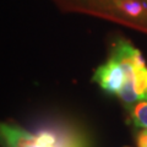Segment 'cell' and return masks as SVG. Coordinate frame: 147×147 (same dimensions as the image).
I'll return each instance as SVG.
<instances>
[{"instance_id": "cell-4", "label": "cell", "mask_w": 147, "mask_h": 147, "mask_svg": "<svg viewBox=\"0 0 147 147\" xmlns=\"http://www.w3.org/2000/svg\"><path fill=\"white\" fill-rule=\"evenodd\" d=\"M1 139L5 147H48L37 141L34 135L28 134L18 126L9 124L1 125Z\"/></svg>"}, {"instance_id": "cell-1", "label": "cell", "mask_w": 147, "mask_h": 147, "mask_svg": "<svg viewBox=\"0 0 147 147\" xmlns=\"http://www.w3.org/2000/svg\"><path fill=\"white\" fill-rule=\"evenodd\" d=\"M110 57L115 58L126 72L125 85L118 94L121 102L132 107L147 100V65L140 50L126 40H119L114 44Z\"/></svg>"}, {"instance_id": "cell-5", "label": "cell", "mask_w": 147, "mask_h": 147, "mask_svg": "<svg viewBox=\"0 0 147 147\" xmlns=\"http://www.w3.org/2000/svg\"><path fill=\"white\" fill-rule=\"evenodd\" d=\"M130 119L134 126L147 129V100L132 105L130 109Z\"/></svg>"}, {"instance_id": "cell-6", "label": "cell", "mask_w": 147, "mask_h": 147, "mask_svg": "<svg viewBox=\"0 0 147 147\" xmlns=\"http://www.w3.org/2000/svg\"><path fill=\"white\" fill-rule=\"evenodd\" d=\"M136 145L137 147H147V129L140 131L136 137Z\"/></svg>"}, {"instance_id": "cell-3", "label": "cell", "mask_w": 147, "mask_h": 147, "mask_svg": "<svg viewBox=\"0 0 147 147\" xmlns=\"http://www.w3.org/2000/svg\"><path fill=\"white\" fill-rule=\"evenodd\" d=\"M93 81L109 94H119L125 85L126 72L115 58L110 57L93 74Z\"/></svg>"}, {"instance_id": "cell-2", "label": "cell", "mask_w": 147, "mask_h": 147, "mask_svg": "<svg viewBox=\"0 0 147 147\" xmlns=\"http://www.w3.org/2000/svg\"><path fill=\"white\" fill-rule=\"evenodd\" d=\"M34 136L37 141L48 147H86L84 136L70 126H47L40 129Z\"/></svg>"}]
</instances>
